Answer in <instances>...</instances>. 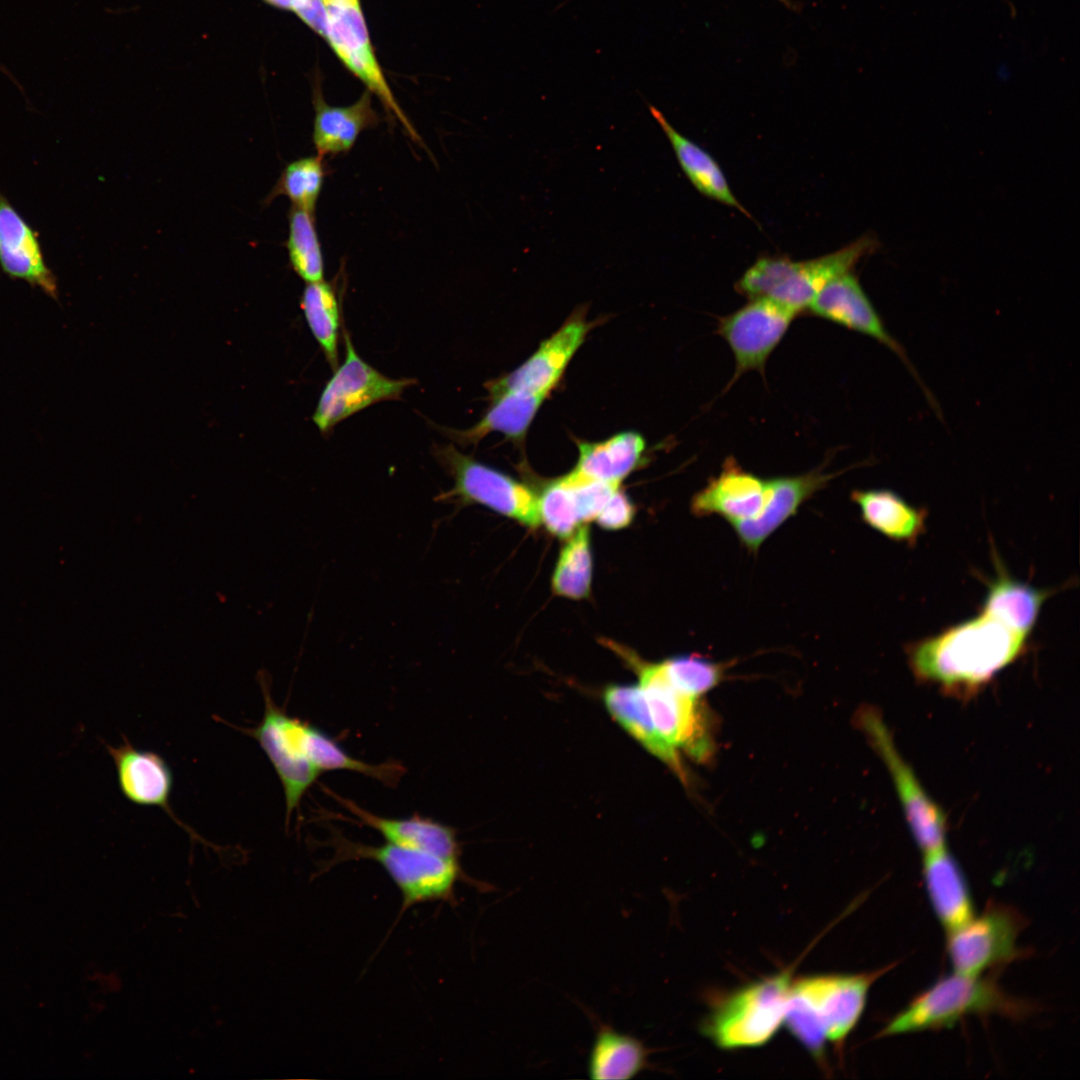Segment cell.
<instances>
[{
    "label": "cell",
    "mask_w": 1080,
    "mask_h": 1080,
    "mask_svg": "<svg viewBox=\"0 0 1080 1080\" xmlns=\"http://www.w3.org/2000/svg\"><path fill=\"white\" fill-rule=\"evenodd\" d=\"M259 682L263 691L264 713L255 727L244 731L258 743L279 778L285 798V822L288 825L305 793L321 772L307 754L306 722L289 715L274 702L264 675Z\"/></svg>",
    "instance_id": "9c48e42d"
},
{
    "label": "cell",
    "mask_w": 1080,
    "mask_h": 1080,
    "mask_svg": "<svg viewBox=\"0 0 1080 1080\" xmlns=\"http://www.w3.org/2000/svg\"><path fill=\"white\" fill-rule=\"evenodd\" d=\"M896 965L791 981L783 1023L816 1060H823L825 1042L840 1046L846 1040L863 1014L870 988Z\"/></svg>",
    "instance_id": "7a4b0ae2"
},
{
    "label": "cell",
    "mask_w": 1080,
    "mask_h": 1080,
    "mask_svg": "<svg viewBox=\"0 0 1080 1080\" xmlns=\"http://www.w3.org/2000/svg\"><path fill=\"white\" fill-rule=\"evenodd\" d=\"M1028 636L985 611L941 633L912 643L908 659L914 675L955 691H975L1015 661Z\"/></svg>",
    "instance_id": "6da1fadb"
},
{
    "label": "cell",
    "mask_w": 1080,
    "mask_h": 1080,
    "mask_svg": "<svg viewBox=\"0 0 1080 1080\" xmlns=\"http://www.w3.org/2000/svg\"><path fill=\"white\" fill-rule=\"evenodd\" d=\"M922 875L931 907L946 932L974 916L966 875L945 847L925 853Z\"/></svg>",
    "instance_id": "44dd1931"
},
{
    "label": "cell",
    "mask_w": 1080,
    "mask_h": 1080,
    "mask_svg": "<svg viewBox=\"0 0 1080 1080\" xmlns=\"http://www.w3.org/2000/svg\"><path fill=\"white\" fill-rule=\"evenodd\" d=\"M545 398L522 392L503 393L491 398L489 410L473 427L449 434L461 445L477 444L491 432H500L516 442L523 441Z\"/></svg>",
    "instance_id": "f1b7e54d"
},
{
    "label": "cell",
    "mask_w": 1080,
    "mask_h": 1080,
    "mask_svg": "<svg viewBox=\"0 0 1080 1080\" xmlns=\"http://www.w3.org/2000/svg\"><path fill=\"white\" fill-rule=\"evenodd\" d=\"M858 722L891 774L907 822L919 848L927 853L945 847L944 814L927 795L911 768L897 751L879 712L872 708H864L858 713Z\"/></svg>",
    "instance_id": "4fadbf2b"
},
{
    "label": "cell",
    "mask_w": 1080,
    "mask_h": 1080,
    "mask_svg": "<svg viewBox=\"0 0 1080 1080\" xmlns=\"http://www.w3.org/2000/svg\"><path fill=\"white\" fill-rule=\"evenodd\" d=\"M305 745L310 761L321 774L326 771H351L392 787L398 784L405 771L396 761L370 764L356 759L329 735L309 723L305 726Z\"/></svg>",
    "instance_id": "4dcf8cb0"
},
{
    "label": "cell",
    "mask_w": 1080,
    "mask_h": 1080,
    "mask_svg": "<svg viewBox=\"0 0 1080 1080\" xmlns=\"http://www.w3.org/2000/svg\"><path fill=\"white\" fill-rule=\"evenodd\" d=\"M579 456L574 472L602 482L620 485L641 463L645 441L636 432L616 434L604 441H578Z\"/></svg>",
    "instance_id": "83f0119b"
},
{
    "label": "cell",
    "mask_w": 1080,
    "mask_h": 1080,
    "mask_svg": "<svg viewBox=\"0 0 1080 1080\" xmlns=\"http://www.w3.org/2000/svg\"><path fill=\"white\" fill-rule=\"evenodd\" d=\"M435 457L453 479L451 489L437 496L457 505L479 504L519 523L540 525L538 496L509 475L476 461L453 445L435 449Z\"/></svg>",
    "instance_id": "52a82bcc"
},
{
    "label": "cell",
    "mask_w": 1080,
    "mask_h": 1080,
    "mask_svg": "<svg viewBox=\"0 0 1080 1080\" xmlns=\"http://www.w3.org/2000/svg\"><path fill=\"white\" fill-rule=\"evenodd\" d=\"M591 325L581 315H574L517 369L489 382L490 398L507 392H522L546 397L558 384L570 360L582 345Z\"/></svg>",
    "instance_id": "9a60e30c"
},
{
    "label": "cell",
    "mask_w": 1080,
    "mask_h": 1080,
    "mask_svg": "<svg viewBox=\"0 0 1080 1080\" xmlns=\"http://www.w3.org/2000/svg\"><path fill=\"white\" fill-rule=\"evenodd\" d=\"M877 247L875 238L864 235L841 249L809 260L760 257L736 282L735 289L749 299L770 298L799 314L808 309L828 282L853 271Z\"/></svg>",
    "instance_id": "277c9868"
},
{
    "label": "cell",
    "mask_w": 1080,
    "mask_h": 1080,
    "mask_svg": "<svg viewBox=\"0 0 1080 1080\" xmlns=\"http://www.w3.org/2000/svg\"><path fill=\"white\" fill-rule=\"evenodd\" d=\"M609 712L649 752L666 763L680 779L686 775L677 750L663 741L655 730L648 705L638 685L609 686L603 695Z\"/></svg>",
    "instance_id": "484cf974"
},
{
    "label": "cell",
    "mask_w": 1080,
    "mask_h": 1080,
    "mask_svg": "<svg viewBox=\"0 0 1080 1080\" xmlns=\"http://www.w3.org/2000/svg\"><path fill=\"white\" fill-rule=\"evenodd\" d=\"M649 1067V1049L642 1041L601 1024L588 1058L589 1077L631 1079Z\"/></svg>",
    "instance_id": "f546056e"
},
{
    "label": "cell",
    "mask_w": 1080,
    "mask_h": 1080,
    "mask_svg": "<svg viewBox=\"0 0 1080 1080\" xmlns=\"http://www.w3.org/2000/svg\"><path fill=\"white\" fill-rule=\"evenodd\" d=\"M590 543L587 526H579L568 537L552 575L555 594L573 600L586 598L590 594L593 570Z\"/></svg>",
    "instance_id": "d6a6232c"
},
{
    "label": "cell",
    "mask_w": 1080,
    "mask_h": 1080,
    "mask_svg": "<svg viewBox=\"0 0 1080 1080\" xmlns=\"http://www.w3.org/2000/svg\"><path fill=\"white\" fill-rule=\"evenodd\" d=\"M657 664L674 688L694 698L717 686L724 673L722 664L696 654L669 658Z\"/></svg>",
    "instance_id": "d590c367"
},
{
    "label": "cell",
    "mask_w": 1080,
    "mask_h": 1080,
    "mask_svg": "<svg viewBox=\"0 0 1080 1080\" xmlns=\"http://www.w3.org/2000/svg\"><path fill=\"white\" fill-rule=\"evenodd\" d=\"M791 981L785 971L731 993L707 1018L705 1034L722 1049L764 1045L784 1021Z\"/></svg>",
    "instance_id": "8992f818"
},
{
    "label": "cell",
    "mask_w": 1080,
    "mask_h": 1080,
    "mask_svg": "<svg viewBox=\"0 0 1080 1080\" xmlns=\"http://www.w3.org/2000/svg\"><path fill=\"white\" fill-rule=\"evenodd\" d=\"M0 267L9 278L25 281L58 299L57 278L45 262L38 234L1 191Z\"/></svg>",
    "instance_id": "ac0fdd59"
},
{
    "label": "cell",
    "mask_w": 1080,
    "mask_h": 1080,
    "mask_svg": "<svg viewBox=\"0 0 1080 1080\" xmlns=\"http://www.w3.org/2000/svg\"><path fill=\"white\" fill-rule=\"evenodd\" d=\"M118 746L105 745L116 770L120 792L138 806L162 809L179 826L191 829L179 820L170 804L173 774L167 761L157 752L141 749L125 737Z\"/></svg>",
    "instance_id": "e0dca14e"
},
{
    "label": "cell",
    "mask_w": 1080,
    "mask_h": 1080,
    "mask_svg": "<svg viewBox=\"0 0 1080 1080\" xmlns=\"http://www.w3.org/2000/svg\"><path fill=\"white\" fill-rule=\"evenodd\" d=\"M994 564L996 575L986 581L987 593L981 610L1029 637L1043 603L1052 592L1011 577L997 555Z\"/></svg>",
    "instance_id": "d4e9b609"
},
{
    "label": "cell",
    "mask_w": 1080,
    "mask_h": 1080,
    "mask_svg": "<svg viewBox=\"0 0 1080 1080\" xmlns=\"http://www.w3.org/2000/svg\"><path fill=\"white\" fill-rule=\"evenodd\" d=\"M314 122L312 140L317 154L336 156L348 152L359 135L375 127L379 117L372 105V94L366 90L348 106L327 104L319 86L313 91Z\"/></svg>",
    "instance_id": "603a6c76"
},
{
    "label": "cell",
    "mask_w": 1080,
    "mask_h": 1080,
    "mask_svg": "<svg viewBox=\"0 0 1080 1080\" xmlns=\"http://www.w3.org/2000/svg\"><path fill=\"white\" fill-rule=\"evenodd\" d=\"M649 109L669 140L682 171L695 189L704 196L736 208L750 217L734 196L717 161L697 143L678 132L658 108L650 106Z\"/></svg>",
    "instance_id": "cb8c5ba5"
},
{
    "label": "cell",
    "mask_w": 1080,
    "mask_h": 1080,
    "mask_svg": "<svg viewBox=\"0 0 1080 1080\" xmlns=\"http://www.w3.org/2000/svg\"><path fill=\"white\" fill-rule=\"evenodd\" d=\"M540 523L560 538L570 537L580 526L574 495L567 476L549 482L538 496Z\"/></svg>",
    "instance_id": "8d00e7d4"
},
{
    "label": "cell",
    "mask_w": 1080,
    "mask_h": 1080,
    "mask_svg": "<svg viewBox=\"0 0 1080 1080\" xmlns=\"http://www.w3.org/2000/svg\"><path fill=\"white\" fill-rule=\"evenodd\" d=\"M287 251L290 265L299 277L307 283L324 279V258L314 212L291 208Z\"/></svg>",
    "instance_id": "836d02e7"
},
{
    "label": "cell",
    "mask_w": 1080,
    "mask_h": 1080,
    "mask_svg": "<svg viewBox=\"0 0 1080 1080\" xmlns=\"http://www.w3.org/2000/svg\"><path fill=\"white\" fill-rule=\"evenodd\" d=\"M834 477L822 470L766 479L765 502L760 514L750 520L732 524L740 542L752 552L787 519L802 503Z\"/></svg>",
    "instance_id": "d6986e66"
},
{
    "label": "cell",
    "mask_w": 1080,
    "mask_h": 1080,
    "mask_svg": "<svg viewBox=\"0 0 1080 1080\" xmlns=\"http://www.w3.org/2000/svg\"><path fill=\"white\" fill-rule=\"evenodd\" d=\"M635 509L628 496L620 488L612 495L595 521L607 530H619L631 524Z\"/></svg>",
    "instance_id": "f35d334b"
},
{
    "label": "cell",
    "mask_w": 1080,
    "mask_h": 1080,
    "mask_svg": "<svg viewBox=\"0 0 1080 1080\" xmlns=\"http://www.w3.org/2000/svg\"><path fill=\"white\" fill-rule=\"evenodd\" d=\"M327 29L324 39L344 66L361 80L384 106L386 113L401 123L415 142L421 138L397 102L378 63L371 44L361 4L324 0Z\"/></svg>",
    "instance_id": "8fae6325"
},
{
    "label": "cell",
    "mask_w": 1080,
    "mask_h": 1080,
    "mask_svg": "<svg viewBox=\"0 0 1080 1080\" xmlns=\"http://www.w3.org/2000/svg\"><path fill=\"white\" fill-rule=\"evenodd\" d=\"M330 866L348 860L368 859L378 863L402 896L399 916L414 905L428 902H455V887L464 878L459 860L385 842L365 845L335 838Z\"/></svg>",
    "instance_id": "5b68a950"
},
{
    "label": "cell",
    "mask_w": 1080,
    "mask_h": 1080,
    "mask_svg": "<svg viewBox=\"0 0 1080 1080\" xmlns=\"http://www.w3.org/2000/svg\"><path fill=\"white\" fill-rule=\"evenodd\" d=\"M765 491L766 480L744 470L729 457L719 475L693 497L691 509L697 516L719 515L732 525L760 514Z\"/></svg>",
    "instance_id": "ffe728a7"
},
{
    "label": "cell",
    "mask_w": 1080,
    "mask_h": 1080,
    "mask_svg": "<svg viewBox=\"0 0 1080 1080\" xmlns=\"http://www.w3.org/2000/svg\"><path fill=\"white\" fill-rule=\"evenodd\" d=\"M852 500L863 521L887 538L913 544L925 531L927 512L886 489L855 490Z\"/></svg>",
    "instance_id": "4316f807"
},
{
    "label": "cell",
    "mask_w": 1080,
    "mask_h": 1080,
    "mask_svg": "<svg viewBox=\"0 0 1080 1080\" xmlns=\"http://www.w3.org/2000/svg\"><path fill=\"white\" fill-rule=\"evenodd\" d=\"M326 174L324 157L316 154L296 159L283 169L265 202L284 195L293 207L314 212Z\"/></svg>",
    "instance_id": "e575fe53"
},
{
    "label": "cell",
    "mask_w": 1080,
    "mask_h": 1080,
    "mask_svg": "<svg viewBox=\"0 0 1080 1080\" xmlns=\"http://www.w3.org/2000/svg\"><path fill=\"white\" fill-rule=\"evenodd\" d=\"M335 798L362 824L378 832L386 842L459 860L460 846L451 826L419 814L408 818L382 817L361 808L353 801L339 796Z\"/></svg>",
    "instance_id": "7402d4cb"
},
{
    "label": "cell",
    "mask_w": 1080,
    "mask_h": 1080,
    "mask_svg": "<svg viewBox=\"0 0 1080 1080\" xmlns=\"http://www.w3.org/2000/svg\"><path fill=\"white\" fill-rule=\"evenodd\" d=\"M1024 916L1011 906L990 902L962 925L946 932V952L953 971L982 976L1023 955L1018 938Z\"/></svg>",
    "instance_id": "ba28073f"
},
{
    "label": "cell",
    "mask_w": 1080,
    "mask_h": 1080,
    "mask_svg": "<svg viewBox=\"0 0 1080 1080\" xmlns=\"http://www.w3.org/2000/svg\"><path fill=\"white\" fill-rule=\"evenodd\" d=\"M333 1L342 2V3H349V4H360V0H333Z\"/></svg>",
    "instance_id": "b9f144b4"
},
{
    "label": "cell",
    "mask_w": 1080,
    "mask_h": 1080,
    "mask_svg": "<svg viewBox=\"0 0 1080 1080\" xmlns=\"http://www.w3.org/2000/svg\"><path fill=\"white\" fill-rule=\"evenodd\" d=\"M807 310L814 316L866 335L884 345L895 353L920 381L905 350L886 330L853 271L828 282L814 297Z\"/></svg>",
    "instance_id": "2e32d148"
},
{
    "label": "cell",
    "mask_w": 1080,
    "mask_h": 1080,
    "mask_svg": "<svg viewBox=\"0 0 1080 1080\" xmlns=\"http://www.w3.org/2000/svg\"><path fill=\"white\" fill-rule=\"evenodd\" d=\"M346 357L326 383L312 416L322 433L340 421L378 402L398 400L413 379H392L366 363L345 334Z\"/></svg>",
    "instance_id": "7c38bea8"
},
{
    "label": "cell",
    "mask_w": 1080,
    "mask_h": 1080,
    "mask_svg": "<svg viewBox=\"0 0 1080 1080\" xmlns=\"http://www.w3.org/2000/svg\"><path fill=\"white\" fill-rule=\"evenodd\" d=\"M566 476L571 484L581 522L595 520L620 486L618 484L589 479L574 471H571Z\"/></svg>",
    "instance_id": "74e56055"
},
{
    "label": "cell",
    "mask_w": 1080,
    "mask_h": 1080,
    "mask_svg": "<svg viewBox=\"0 0 1080 1080\" xmlns=\"http://www.w3.org/2000/svg\"><path fill=\"white\" fill-rule=\"evenodd\" d=\"M1033 1006L1008 993L989 976H971L953 971L936 980L891 1017L878 1037L951 1028L972 1015H1000L1023 1018Z\"/></svg>",
    "instance_id": "3957f363"
},
{
    "label": "cell",
    "mask_w": 1080,
    "mask_h": 1080,
    "mask_svg": "<svg viewBox=\"0 0 1080 1080\" xmlns=\"http://www.w3.org/2000/svg\"><path fill=\"white\" fill-rule=\"evenodd\" d=\"M265 3L273 6L274 8L292 11L295 0H263Z\"/></svg>",
    "instance_id": "60d3db41"
},
{
    "label": "cell",
    "mask_w": 1080,
    "mask_h": 1080,
    "mask_svg": "<svg viewBox=\"0 0 1080 1080\" xmlns=\"http://www.w3.org/2000/svg\"><path fill=\"white\" fill-rule=\"evenodd\" d=\"M621 654L636 668L639 686L660 738L677 750L683 748L691 757L704 761L713 751L708 719L698 698L674 688L657 663H645L631 652Z\"/></svg>",
    "instance_id": "30bf717a"
},
{
    "label": "cell",
    "mask_w": 1080,
    "mask_h": 1080,
    "mask_svg": "<svg viewBox=\"0 0 1080 1080\" xmlns=\"http://www.w3.org/2000/svg\"><path fill=\"white\" fill-rule=\"evenodd\" d=\"M798 315L770 298H752L719 321L718 333L735 359L733 381L748 371H764L766 362Z\"/></svg>",
    "instance_id": "5bb4252c"
},
{
    "label": "cell",
    "mask_w": 1080,
    "mask_h": 1080,
    "mask_svg": "<svg viewBox=\"0 0 1080 1080\" xmlns=\"http://www.w3.org/2000/svg\"><path fill=\"white\" fill-rule=\"evenodd\" d=\"M291 12L315 33L325 37L327 10L324 0H295Z\"/></svg>",
    "instance_id": "ab89813d"
},
{
    "label": "cell",
    "mask_w": 1080,
    "mask_h": 1080,
    "mask_svg": "<svg viewBox=\"0 0 1080 1080\" xmlns=\"http://www.w3.org/2000/svg\"><path fill=\"white\" fill-rule=\"evenodd\" d=\"M301 308L331 368L336 369L340 310L335 288L324 279L307 283L301 297Z\"/></svg>",
    "instance_id": "1f68e13d"
}]
</instances>
